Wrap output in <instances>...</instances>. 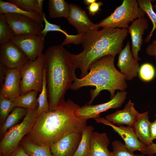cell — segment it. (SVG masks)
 I'll list each match as a JSON object with an SVG mask.
<instances>
[{
	"label": "cell",
	"mask_w": 156,
	"mask_h": 156,
	"mask_svg": "<svg viewBox=\"0 0 156 156\" xmlns=\"http://www.w3.org/2000/svg\"><path fill=\"white\" fill-rule=\"evenodd\" d=\"M128 41L119 54L117 66L126 80L130 81L137 77L140 67L138 61L133 57Z\"/></svg>",
	"instance_id": "9a60e30c"
},
{
	"label": "cell",
	"mask_w": 156,
	"mask_h": 156,
	"mask_svg": "<svg viewBox=\"0 0 156 156\" xmlns=\"http://www.w3.org/2000/svg\"><path fill=\"white\" fill-rule=\"evenodd\" d=\"M140 8L146 13L151 20L153 27L149 34L145 40V42H149L155 30L156 29V13L154 11L151 0H137Z\"/></svg>",
	"instance_id": "f546056e"
},
{
	"label": "cell",
	"mask_w": 156,
	"mask_h": 156,
	"mask_svg": "<svg viewBox=\"0 0 156 156\" xmlns=\"http://www.w3.org/2000/svg\"><path fill=\"white\" fill-rule=\"evenodd\" d=\"M21 68L6 69L4 81L0 90V95L12 99L20 95Z\"/></svg>",
	"instance_id": "e0dca14e"
},
{
	"label": "cell",
	"mask_w": 156,
	"mask_h": 156,
	"mask_svg": "<svg viewBox=\"0 0 156 156\" xmlns=\"http://www.w3.org/2000/svg\"><path fill=\"white\" fill-rule=\"evenodd\" d=\"M38 92V91L32 90L20 95L14 100L13 104L14 107H19L28 110L38 108V104L37 96Z\"/></svg>",
	"instance_id": "484cf974"
},
{
	"label": "cell",
	"mask_w": 156,
	"mask_h": 156,
	"mask_svg": "<svg viewBox=\"0 0 156 156\" xmlns=\"http://www.w3.org/2000/svg\"><path fill=\"white\" fill-rule=\"evenodd\" d=\"M4 15L8 24L13 31L14 36L41 35L43 27L32 19L15 13H8Z\"/></svg>",
	"instance_id": "9c48e42d"
},
{
	"label": "cell",
	"mask_w": 156,
	"mask_h": 156,
	"mask_svg": "<svg viewBox=\"0 0 156 156\" xmlns=\"http://www.w3.org/2000/svg\"><path fill=\"white\" fill-rule=\"evenodd\" d=\"M15 13L27 16L43 27L42 16L34 12L25 11L14 4L7 1L0 0V14Z\"/></svg>",
	"instance_id": "44dd1931"
},
{
	"label": "cell",
	"mask_w": 156,
	"mask_h": 156,
	"mask_svg": "<svg viewBox=\"0 0 156 156\" xmlns=\"http://www.w3.org/2000/svg\"><path fill=\"white\" fill-rule=\"evenodd\" d=\"M93 130L94 128L91 125H86L83 129L80 141L73 156H88Z\"/></svg>",
	"instance_id": "cb8c5ba5"
},
{
	"label": "cell",
	"mask_w": 156,
	"mask_h": 156,
	"mask_svg": "<svg viewBox=\"0 0 156 156\" xmlns=\"http://www.w3.org/2000/svg\"><path fill=\"white\" fill-rule=\"evenodd\" d=\"M28 109L16 107H15L11 113L7 117L0 129V134H4L7 131L15 125L22 118L27 114Z\"/></svg>",
	"instance_id": "4316f807"
},
{
	"label": "cell",
	"mask_w": 156,
	"mask_h": 156,
	"mask_svg": "<svg viewBox=\"0 0 156 156\" xmlns=\"http://www.w3.org/2000/svg\"><path fill=\"white\" fill-rule=\"evenodd\" d=\"M14 36L13 31L8 24L4 14H0V45L9 42Z\"/></svg>",
	"instance_id": "4dcf8cb0"
},
{
	"label": "cell",
	"mask_w": 156,
	"mask_h": 156,
	"mask_svg": "<svg viewBox=\"0 0 156 156\" xmlns=\"http://www.w3.org/2000/svg\"><path fill=\"white\" fill-rule=\"evenodd\" d=\"M80 106L69 99L55 110L38 115L27 136L38 144L50 147L65 135L82 131L87 125V120L81 118L77 114Z\"/></svg>",
	"instance_id": "6da1fadb"
},
{
	"label": "cell",
	"mask_w": 156,
	"mask_h": 156,
	"mask_svg": "<svg viewBox=\"0 0 156 156\" xmlns=\"http://www.w3.org/2000/svg\"><path fill=\"white\" fill-rule=\"evenodd\" d=\"M84 3L86 5L88 6L90 5L92 3L96 2V0H84L83 1Z\"/></svg>",
	"instance_id": "60d3db41"
},
{
	"label": "cell",
	"mask_w": 156,
	"mask_h": 156,
	"mask_svg": "<svg viewBox=\"0 0 156 156\" xmlns=\"http://www.w3.org/2000/svg\"><path fill=\"white\" fill-rule=\"evenodd\" d=\"M67 19L69 23L76 29L77 35H83L90 30L99 28L90 20L84 10L73 3L70 4Z\"/></svg>",
	"instance_id": "5bb4252c"
},
{
	"label": "cell",
	"mask_w": 156,
	"mask_h": 156,
	"mask_svg": "<svg viewBox=\"0 0 156 156\" xmlns=\"http://www.w3.org/2000/svg\"><path fill=\"white\" fill-rule=\"evenodd\" d=\"M115 57L108 55L97 60L90 65V72L82 78H77L74 73V81L69 89L77 90L86 86L95 87L94 89L90 91L91 99L88 105H91L103 90L108 91L111 98L115 95L116 90L125 91L127 87L126 80L124 75L115 67Z\"/></svg>",
	"instance_id": "277c9868"
},
{
	"label": "cell",
	"mask_w": 156,
	"mask_h": 156,
	"mask_svg": "<svg viewBox=\"0 0 156 156\" xmlns=\"http://www.w3.org/2000/svg\"><path fill=\"white\" fill-rule=\"evenodd\" d=\"M127 94L126 91H120L117 92L110 100L106 103L80 106L77 110V114L80 118L87 121L90 119L99 117L102 112L110 109L120 107L125 101Z\"/></svg>",
	"instance_id": "ba28073f"
},
{
	"label": "cell",
	"mask_w": 156,
	"mask_h": 156,
	"mask_svg": "<svg viewBox=\"0 0 156 156\" xmlns=\"http://www.w3.org/2000/svg\"><path fill=\"white\" fill-rule=\"evenodd\" d=\"M145 13L139 7L135 0H124L110 15L99 23L97 27L103 28H127L129 24L135 19L145 16Z\"/></svg>",
	"instance_id": "5b68a950"
},
{
	"label": "cell",
	"mask_w": 156,
	"mask_h": 156,
	"mask_svg": "<svg viewBox=\"0 0 156 156\" xmlns=\"http://www.w3.org/2000/svg\"><path fill=\"white\" fill-rule=\"evenodd\" d=\"M14 100L5 98L0 95V120L3 124L9 113L14 108L13 105Z\"/></svg>",
	"instance_id": "1f68e13d"
},
{
	"label": "cell",
	"mask_w": 156,
	"mask_h": 156,
	"mask_svg": "<svg viewBox=\"0 0 156 156\" xmlns=\"http://www.w3.org/2000/svg\"><path fill=\"white\" fill-rule=\"evenodd\" d=\"M43 1L42 0H9L8 1L25 11L36 12L42 16L43 13L42 11Z\"/></svg>",
	"instance_id": "83f0119b"
},
{
	"label": "cell",
	"mask_w": 156,
	"mask_h": 156,
	"mask_svg": "<svg viewBox=\"0 0 156 156\" xmlns=\"http://www.w3.org/2000/svg\"><path fill=\"white\" fill-rule=\"evenodd\" d=\"M128 33L127 28H103L90 30L83 34L80 42L83 51L70 56L74 68L81 70L80 78L86 75L91 64L97 60L108 55L115 57L119 54Z\"/></svg>",
	"instance_id": "7a4b0ae2"
},
{
	"label": "cell",
	"mask_w": 156,
	"mask_h": 156,
	"mask_svg": "<svg viewBox=\"0 0 156 156\" xmlns=\"http://www.w3.org/2000/svg\"><path fill=\"white\" fill-rule=\"evenodd\" d=\"M155 71L154 66L151 64L145 63L140 67L138 72L140 79L144 82H149L154 77Z\"/></svg>",
	"instance_id": "836d02e7"
},
{
	"label": "cell",
	"mask_w": 156,
	"mask_h": 156,
	"mask_svg": "<svg viewBox=\"0 0 156 156\" xmlns=\"http://www.w3.org/2000/svg\"><path fill=\"white\" fill-rule=\"evenodd\" d=\"M71 54L61 45L49 47L44 54L49 110H55L65 101L64 95L74 81L75 69Z\"/></svg>",
	"instance_id": "3957f363"
},
{
	"label": "cell",
	"mask_w": 156,
	"mask_h": 156,
	"mask_svg": "<svg viewBox=\"0 0 156 156\" xmlns=\"http://www.w3.org/2000/svg\"><path fill=\"white\" fill-rule=\"evenodd\" d=\"M0 60L7 69L21 68L28 60L26 55L11 41L0 45Z\"/></svg>",
	"instance_id": "7c38bea8"
},
{
	"label": "cell",
	"mask_w": 156,
	"mask_h": 156,
	"mask_svg": "<svg viewBox=\"0 0 156 156\" xmlns=\"http://www.w3.org/2000/svg\"><path fill=\"white\" fill-rule=\"evenodd\" d=\"M151 122L149 119V112L137 113L136 118L132 126L133 131L139 140L146 145L152 142L150 133Z\"/></svg>",
	"instance_id": "d6986e66"
},
{
	"label": "cell",
	"mask_w": 156,
	"mask_h": 156,
	"mask_svg": "<svg viewBox=\"0 0 156 156\" xmlns=\"http://www.w3.org/2000/svg\"><path fill=\"white\" fill-rule=\"evenodd\" d=\"M103 3L101 1L96 2L87 8L88 11L89 15L91 16H94L99 12L101 10L100 7L103 5Z\"/></svg>",
	"instance_id": "e575fe53"
},
{
	"label": "cell",
	"mask_w": 156,
	"mask_h": 156,
	"mask_svg": "<svg viewBox=\"0 0 156 156\" xmlns=\"http://www.w3.org/2000/svg\"><path fill=\"white\" fill-rule=\"evenodd\" d=\"M155 117L156 118V114L155 115Z\"/></svg>",
	"instance_id": "ee69618b"
},
{
	"label": "cell",
	"mask_w": 156,
	"mask_h": 156,
	"mask_svg": "<svg viewBox=\"0 0 156 156\" xmlns=\"http://www.w3.org/2000/svg\"><path fill=\"white\" fill-rule=\"evenodd\" d=\"M113 156H145L141 153L134 154L130 152L125 144L120 140H116L112 143Z\"/></svg>",
	"instance_id": "d6a6232c"
},
{
	"label": "cell",
	"mask_w": 156,
	"mask_h": 156,
	"mask_svg": "<svg viewBox=\"0 0 156 156\" xmlns=\"http://www.w3.org/2000/svg\"><path fill=\"white\" fill-rule=\"evenodd\" d=\"M37 108L28 110L22 122L5 133L0 143V156H8L12 153L18 147L24 136L29 133L38 116Z\"/></svg>",
	"instance_id": "8992f818"
},
{
	"label": "cell",
	"mask_w": 156,
	"mask_h": 156,
	"mask_svg": "<svg viewBox=\"0 0 156 156\" xmlns=\"http://www.w3.org/2000/svg\"><path fill=\"white\" fill-rule=\"evenodd\" d=\"M131 100L126 104L124 109L107 115L105 118L114 124L119 125H125L132 127L138 112Z\"/></svg>",
	"instance_id": "ac0fdd59"
},
{
	"label": "cell",
	"mask_w": 156,
	"mask_h": 156,
	"mask_svg": "<svg viewBox=\"0 0 156 156\" xmlns=\"http://www.w3.org/2000/svg\"><path fill=\"white\" fill-rule=\"evenodd\" d=\"M20 144L29 156H54L50 147L38 144L27 136L23 139Z\"/></svg>",
	"instance_id": "603a6c76"
},
{
	"label": "cell",
	"mask_w": 156,
	"mask_h": 156,
	"mask_svg": "<svg viewBox=\"0 0 156 156\" xmlns=\"http://www.w3.org/2000/svg\"><path fill=\"white\" fill-rule=\"evenodd\" d=\"M150 133L151 139L153 141L156 140V120H155L153 122H151L150 127Z\"/></svg>",
	"instance_id": "f35d334b"
},
{
	"label": "cell",
	"mask_w": 156,
	"mask_h": 156,
	"mask_svg": "<svg viewBox=\"0 0 156 156\" xmlns=\"http://www.w3.org/2000/svg\"><path fill=\"white\" fill-rule=\"evenodd\" d=\"M146 54L150 56L153 57L156 60V40H154L149 44L145 49Z\"/></svg>",
	"instance_id": "d590c367"
},
{
	"label": "cell",
	"mask_w": 156,
	"mask_h": 156,
	"mask_svg": "<svg viewBox=\"0 0 156 156\" xmlns=\"http://www.w3.org/2000/svg\"><path fill=\"white\" fill-rule=\"evenodd\" d=\"M146 153L148 155H156V144L153 142L146 145Z\"/></svg>",
	"instance_id": "74e56055"
},
{
	"label": "cell",
	"mask_w": 156,
	"mask_h": 156,
	"mask_svg": "<svg viewBox=\"0 0 156 156\" xmlns=\"http://www.w3.org/2000/svg\"><path fill=\"white\" fill-rule=\"evenodd\" d=\"M82 131L69 133L53 144L50 147L54 156H73L80 141Z\"/></svg>",
	"instance_id": "4fadbf2b"
},
{
	"label": "cell",
	"mask_w": 156,
	"mask_h": 156,
	"mask_svg": "<svg viewBox=\"0 0 156 156\" xmlns=\"http://www.w3.org/2000/svg\"><path fill=\"white\" fill-rule=\"evenodd\" d=\"M48 8L50 17L68 18L70 4L64 0H50L48 2Z\"/></svg>",
	"instance_id": "d4e9b609"
},
{
	"label": "cell",
	"mask_w": 156,
	"mask_h": 156,
	"mask_svg": "<svg viewBox=\"0 0 156 156\" xmlns=\"http://www.w3.org/2000/svg\"><path fill=\"white\" fill-rule=\"evenodd\" d=\"M109 144V140L106 133L93 131L88 156H113L112 152L108 149Z\"/></svg>",
	"instance_id": "ffe728a7"
},
{
	"label": "cell",
	"mask_w": 156,
	"mask_h": 156,
	"mask_svg": "<svg viewBox=\"0 0 156 156\" xmlns=\"http://www.w3.org/2000/svg\"><path fill=\"white\" fill-rule=\"evenodd\" d=\"M8 156H29L20 145L14 151Z\"/></svg>",
	"instance_id": "8d00e7d4"
},
{
	"label": "cell",
	"mask_w": 156,
	"mask_h": 156,
	"mask_svg": "<svg viewBox=\"0 0 156 156\" xmlns=\"http://www.w3.org/2000/svg\"><path fill=\"white\" fill-rule=\"evenodd\" d=\"M42 19L45 24V26L43 29L41 34L46 36L47 33L49 31H59L62 33L66 38L61 45L63 46L68 44L73 43L79 44L82 35H70L68 34L66 31L61 28L60 25L53 24L50 23L47 20L45 14L43 12L42 15Z\"/></svg>",
	"instance_id": "7402d4cb"
},
{
	"label": "cell",
	"mask_w": 156,
	"mask_h": 156,
	"mask_svg": "<svg viewBox=\"0 0 156 156\" xmlns=\"http://www.w3.org/2000/svg\"><path fill=\"white\" fill-rule=\"evenodd\" d=\"M154 7L155 8V9L156 10V5H154Z\"/></svg>",
	"instance_id": "b9f144b4"
},
{
	"label": "cell",
	"mask_w": 156,
	"mask_h": 156,
	"mask_svg": "<svg viewBox=\"0 0 156 156\" xmlns=\"http://www.w3.org/2000/svg\"><path fill=\"white\" fill-rule=\"evenodd\" d=\"M44 62L43 54L35 60H28L21 68L20 95L32 90L41 92Z\"/></svg>",
	"instance_id": "52a82bcc"
},
{
	"label": "cell",
	"mask_w": 156,
	"mask_h": 156,
	"mask_svg": "<svg viewBox=\"0 0 156 156\" xmlns=\"http://www.w3.org/2000/svg\"><path fill=\"white\" fill-rule=\"evenodd\" d=\"M148 156H156V155H148Z\"/></svg>",
	"instance_id": "7bdbcfd3"
},
{
	"label": "cell",
	"mask_w": 156,
	"mask_h": 156,
	"mask_svg": "<svg viewBox=\"0 0 156 156\" xmlns=\"http://www.w3.org/2000/svg\"><path fill=\"white\" fill-rule=\"evenodd\" d=\"M149 25L148 21L144 16L134 20L128 29L131 40V52L134 58L138 61L140 60L138 53L143 43L142 36Z\"/></svg>",
	"instance_id": "2e32d148"
},
{
	"label": "cell",
	"mask_w": 156,
	"mask_h": 156,
	"mask_svg": "<svg viewBox=\"0 0 156 156\" xmlns=\"http://www.w3.org/2000/svg\"><path fill=\"white\" fill-rule=\"evenodd\" d=\"M94 119L97 123L112 128L123 140L126 147L130 152L134 153L136 151H139L141 153L146 154V145L139 140L132 127L122 125L118 126L103 117H99Z\"/></svg>",
	"instance_id": "8fae6325"
},
{
	"label": "cell",
	"mask_w": 156,
	"mask_h": 156,
	"mask_svg": "<svg viewBox=\"0 0 156 156\" xmlns=\"http://www.w3.org/2000/svg\"><path fill=\"white\" fill-rule=\"evenodd\" d=\"M42 79L43 83L42 90L38 98V106L36 111V113L38 116L49 110L46 73L44 67L43 70Z\"/></svg>",
	"instance_id": "f1b7e54d"
},
{
	"label": "cell",
	"mask_w": 156,
	"mask_h": 156,
	"mask_svg": "<svg viewBox=\"0 0 156 156\" xmlns=\"http://www.w3.org/2000/svg\"><path fill=\"white\" fill-rule=\"evenodd\" d=\"M45 36L26 35L14 37L10 41L27 56L28 60L36 59L43 53Z\"/></svg>",
	"instance_id": "30bf717a"
},
{
	"label": "cell",
	"mask_w": 156,
	"mask_h": 156,
	"mask_svg": "<svg viewBox=\"0 0 156 156\" xmlns=\"http://www.w3.org/2000/svg\"><path fill=\"white\" fill-rule=\"evenodd\" d=\"M6 68L1 63L0 64V86H2L3 85L5 77V71Z\"/></svg>",
	"instance_id": "ab89813d"
}]
</instances>
